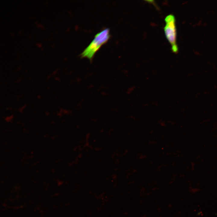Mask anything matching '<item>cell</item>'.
<instances>
[{
	"label": "cell",
	"mask_w": 217,
	"mask_h": 217,
	"mask_svg": "<svg viewBox=\"0 0 217 217\" xmlns=\"http://www.w3.org/2000/svg\"><path fill=\"white\" fill-rule=\"evenodd\" d=\"M110 37V30L108 28L97 33L90 44L81 54V57L91 60L96 52L102 45L108 41Z\"/></svg>",
	"instance_id": "obj_1"
},
{
	"label": "cell",
	"mask_w": 217,
	"mask_h": 217,
	"mask_svg": "<svg viewBox=\"0 0 217 217\" xmlns=\"http://www.w3.org/2000/svg\"><path fill=\"white\" fill-rule=\"evenodd\" d=\"M165 25L164 30L166 38L171 46L172 51L177 53L178 48L176 42V29L175 19L172 14L167 15L165 18Z\"/></svg>",
	"instance_id": "obj_2"
}]
</instances>
